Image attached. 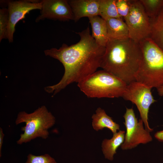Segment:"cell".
<instances>
[{
    "label": "cell",
    "mask_w": 163,
    "mask_h": 163,
    "mask_svg": "<svg viewBox=\"0 0 163 163\" xmlns=\"http://www.w3.org/2000/svg\"><path fill=\"white\" fill-rule=\"evenodd\" d=\"M129 38L139 43L149 37L151 31L150 19L140 0H130V9L124 19Z\"/></svg>",
    "instance_id": "obj_7"
},
{
    "label": "cell",
    "mask_w": 163,
    "mask_h": 163,
    "mask_svg": "<svg viewBox=\"0 0 163 163\" xmlns=\"http://www.w3.org/2000/svg\"><path fill=\"white\" fill-rule=\"evenodd\" d=\"M150 20L153 18L163 7V0H140Z\"/></svg>",
    "instance_id": "obj_18"
},
{
    "label": "cell",
    "mask_w": 163,
    "mask_h": 163,
    "mask_svg": "<svg viewBox=\"0 0 163 163\" xmlns=\"http://www.w3.org/2000/svg\"><path fill=\"white\" fill-rule=\"evenodd\" d=\"M127 84L104 70L95 72L78 83L80 90L90 98L122 97Z\"/></svg>",
    "instance_id": "obj_4"
},
{
    "label": "cell",
    "mask_w": 163,
    "mask_h": 163,
    "mask_svg": "<svg viewBox=\"0 0 163 163\" xmlns=\"http://www.w3.org/2000/svg\"><path fill=\"white\" fill-rule=\"evenodd\" d=\"M157 90L159 96H163V85L157 89Z\"/></svg>",
    "instance_id": "obj_24"
},
{
    "label": "cell",
    "mask_w": 163,
    "mask_h": 163,
    "mask_svg": "<svg viewBox=\"0 0 163 163\" xmlns=\"http://www.w3.org/2000/svg\"><path fill=\"white\" fill-rule=\"evenodd\" d=\"M88 18L91 27L92 37L98 45L106 47L108 39L105 20L99 16Z\"/></svg>",
    "instance_id": "obj_13"
},
{
    "label": "cell",
    "mask_w": 163,
    "mask_h": 163,
    "mask_svg": "<svg viewBox=\"0 0 163 163\" xmlns=\"http://www.w3.org/2000/svg\"><path fill=\"white\" fill-rule=\"evenodd\" d=\"M4 136V134L3 132L2 129L0 128V157L2 155V148L3 142V138Z\"/></svg>",
    "instance_id": "obj_23"
},
{
    "label": "cell",
    "mask_w": 163,
    "mask_h": 163,
    "mask_svg": "<svg viewBox=\"0 0 163 163\" xmlns=\"http://www.w3.org/2000/svg\"><path fill=\"white\" fill-rule=\"evenodd\" d=\"M25 163H57L55 159L47 154L35 155L31 154L27 156Z\"/></svg>",
    "instance_id": "obj_20"
},
{
    "label": "cell",
    "mask_w": 163,
    "mask_h": 163,
    "mask_svg": "<svg viewBox=\"0 0 163 163\" xmlns=\"http://www.w3.org/2000/svg\"><path fill=\"white\" fill-rule=\"evenodd\" d=\"M25 123V126L21 130L24 133L20 135L17 141L18 144L28 142L37 137L46 139L48 137V129L55 123V119L46 107L42 106L31 113L24 111L18 114L15 120L16 125Z\"/></svg>",
    "instance_id": "obj_5"
},
{
    "label": "cell",
    "mask_w": 163,
    "mask_h": 163,
    "mask_svg": "<svg viewBox=\"0 0 163 163\" xmlns=\"http://www.w3.org/2000/svg\"><path fill=\"white\" fill-rule=\"evenodd\" d=\"M125 131L119 130L113 134L110 139H104L102 143L103 153L105 158L110 161L114 159V156L116 153L118 148L123 143L125 139Z\"/></svg>",
    "instance_id": "obj_15"
},
{
    "label": "cell",
    "mask_w": 163,
    "mask_h": 163,
    "mask_svg": "<svg viewBox=\"0 0 163 163\" xmlns=\"http://www.w3.org/2000/svg\"><path fill=\"white\" fill-rule=\"evenodd\" d=\"M155 138L160 142H163V130L156 132L154 134Z\"/></svg>",
    "instance_id": "obj_22"
},
{
    "label": "cell",
    "mask_w": 163,
    "mask_h": 163,
    "mask_svg": "<svg viewBox=\"0 0 163 163\" xmlns=\"http://www.w3.org/2000/svg\"><path fill=\"white\" fill-rule=\"evenodd\" d=\"M123 117L126 132L124 141L120 146L123 150L131 149L152 140L150 132L144 128L142 120H138L133 108H126Z\"/></svg>",
    "instance_id": "obj_8"
},
{
    "label": "cell",
    "mask_w": 163,
    "mask_h": 163,
    "mask_svg": "<svg viewBox=\"0 0 163 163\" xmlns=\"http://www.w3.org/2000/svg\"><path fill=\"white\" fill-rule=\"evenodd\" d=\"M139 43L142 58L135 81L158 89L163 85V51L150 37Z\"/></svg>",
    "instance_id": "obj_3"
},
{
    "label": "cell",
    "mask_w": 163,
    "mask_h": 163,
    "mask_svg": "<svg viewBox=\"0 0 163 163\" xmlns=\"http://www.w3.org/2000/svg\"><path fill=\"white\" fill-rule=\"evenodd\" d=\"M68 2L75 22L83 17L99 16V0H69Z\"/></svg>",
    "instance_id": "obj_11"
},
{
    "label": "cell",
    "mask_w": 163,
    "mask_h": 163,
    "mask_svg": "<svg viewBox=\"0 0 163 163\" xmlns=\"http://www.w3.org/2000/svg\"><path fill=\"white\" fill-rule=\"evenodd\" d=\"M92 125L94 129L97 131L104 128L110 129L114 134L120 130V125L114 122L111 117L108 116L104 110L98 108L95 113L92 116Z\"/></svg>",
    "instance_id": "obj_14"
},
{
    "label": "cell",
    "mask_w": 163,
    "mask_h": 163,
    "mask_svg": "<svg viewBox=\"0 0 163 163\" xmlns=\"http://www.w3.org/2000/svg\"><path fill=\"white\" fill-rule=\"evenodd\" d=\"M109 40H120L129 38V30L122 18H113L105 20Z\"/></svg>",
    "instance_id": "obj_12"
},
{
    "label": "cell",
    "mask_w": 163,
    "mask_h": 163,
    "mask_svg": "<svg viewBox=\"0 0 163 163\" xmlns=\"http://www.w3.org/2000/svg\"><path fill=\"white\" fill-rule=\"evenodd\" d=\"M142 58L139 43L129 38L109 40L100 67L127 84L136 81Z\"/></svg>",
    "instance_id": "obj_2"
},
{
    "label": "cell",
    "mask_w": 163,
    "mask_h": 163,
    "mask_svg": "<svg viewBox=\"0 0 163 163\" xmlns=\"http://www.w3.org/2000/svg\"><path fill=\"white\" fill-rule=\"evenodd\" d=\"M8 23V9H0V42L4 39L7 38Z\"/></svg>",
    "instance_id": "obj_19"
},
{
    "label": "cell",
    "mask_w": 163,
    "mask_h": 163,
    "mask_svg": "<svg viewBox=\"0 0 163 163\" xmlns=\"http://www.w3.org/2000/svg\"><path fill=\"white\" fill-rule=\"evenodd\" d=\"M116 1V0H99V16L104 20L113 18H122L118 13Z\"/></svg>",
    "instance_id": "obj_17"
},
{
    "label": "cell",
    "mask_w": 163,
    "mask_h": 163,
    "mask_svg": "<svg viewBox=\"0 0 163 163\" xmlns=\"http://www.w3.org/2000/svg\"><path fill=\"white\" fill-rule=\"evenodd\" d=\"M150 21L151 31L150 38L163 51V7Z\"/></svg>",
    "instance_id": "obj_16"
},
{
    "label": "cell",
    "mask_w": 163,
    "mask_h": 163,
    "mask_svg": "<svg viewBox=\"0 0 163 163\" xmlns=\"http://www.w3.org/2000/svg\"><path fill=\"white\" fill-rule=\"evenodd\" d=\"M40 14L36 19L38 22L45 19L61 21L74 20V16L67 0H43Z\"/></svg>",
    "instance_id": "obj_10"
},
{
    "label": "cell",
    "mask_w": 163,
    "mask_h": 163,
    "mask_svg": "<svg viewBox=\"0 0 163 163\" xmlns=\"http://www.w3.org/2000/svg\"><path fill=\"white\" fill-rule=\"evenodd\" d=\"M151 89L141 83L134 81L127 85L122 97L136 105L145 128L150 132L153 129L149 124L148 113L151 105L156 101L152 94Z\"/></svg>",
    "instance_id": "obj_6"
},
{
    "label": "cell",
    "mask_w": 163,
    "mask_h": 163,
    "mask_svg": "<svg viewBox=\"0 0 163 163\" xmlns=\"http://www.w3.org/2000/svg\"><path fill=\"white\" fill-rule=\"evenodd\" d=\"M77 34L80 37L77 43L69 46L64 43L59 49L53 48L44 51L46 56L59 61L65 69L58 83L45 88L46 92L53 93V96L70 84L78 83L100 67L106 47L96 43L90 34L89 26Z\"/></svg>",
    "instance_id": "obj_1"
},
{
    "label": "cell",
    "mask_w": 163,
    "mask_h": 163,
    "mask_svg": "<svg viewBox=\"0 0 163 163\" xmlns=\"http://www.w3.org/2000/svg\"><path fill=\"white\" fill-rule=\"evenodd\" d=\"M116 6L118 13L122 18H125L130 9V0H116Z\"/></svg>",
    "instance_id": "obj_21"
},
{
    "label": "cell",
    "mask_w": 163,
    "mask_h": 163,
    "mask_svg": "<svg viewBox=\"0 0 163 163\" xmlns=\"http://www.w3.org/2000/svg\"><path fill=\"white\" fill-rule=\"evenodd\" d=\"M8 13V23L7 39L9 42L13 41L15 27L20 20L25 18L27 14L33 10H41L42 1L20 0L8 1L7 3Z\"/></svg>",
    "instance_id": "obj_9"
}]
</instances>
